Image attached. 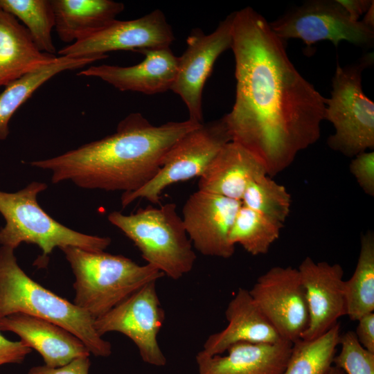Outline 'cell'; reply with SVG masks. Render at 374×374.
Segmentation results:
<instances>
[{
  "mask_svg": "<svg viewBox=\"0 0 374 374\" xmlns=\"http://www.w3.org/2000/svg\"><path fill=\"white\" fill-rule=\"evenodd\" d=\"M283 226L242 204L229 232L230 243L240 244L253 256L265 254L278 238Z\"/></svg>",
  "mask_w": 374,
  "mask_h": 374,
  "instance_id": "484cf974",
  "label": "cell"
},
{
  "mask_svg": "<svg viewBox=\"0 0 374 374\" xmlns=\"http://www.w3.org/2000/svg\"><path fill=\"white\" fill-rule=\"evenodd\" d=\"M59 38L73 44L104 27L124 10L112 0H51Z\"/></svg>",
  "mask_w": 374,
  "mask_h": 374,
  "instance_id": "7402d4cb",
  "label": "cell"
},
{
  "mask_svg": "<svg viewBox=\"0 0 374 374\" xmlns=\"http://www.w3.org/2000/svg\"><path fill=\"white\" fill-rule=\"evenodd\" d=\"M107 57L60 56L51 63L28 73L5 86L0 94V140L9 134V121L15 112L46 82L64 71L81 69Z\"/></svg>",
  "mask_w": 374,
  "mask_h": 374,
  "instance_id": "603a6c76",
  "label": "cell"
},
{
  "mask_svg": "<svg viewBox=\"0 0 374 374\" xmlns=\"http://www.w3.org/2000/svg\"><path fill=\"white\" fill-rule=\"evenodd\" d=\"M346 315L351 321L374 311V235L361 236L360 251L352 276L344 280Z\"/></svg>",
  "mask_w": 374,
  "mask_h": 374,
  "instance_id": "cb8c5ba5",
  "label": "cell"
},
{
  "mask_svg": "<svg viewBox=\"0 0 374 374\" xmlns=\"http://www.w3.org/2000/svg\"><path fill=\"white\" fill-rule=\"evenodd\" d=\"M337 1L355 21H360L359 17L364 15L374 3L373 0H337Z\"/></svg>",
  "mask_w": 374,
  "mask_h": 374,
  "instance_id": "836d02e7",
  "label": "cell"
},
{
  "mask_svg": "<svg viewBox=\"0 0 374 374\" xmlns=\"http://www.w3.org/2000/svg\"><path fill=\"white\" fill-rule=\"evenodd\" d=\"M175 40L170 25L163 12L154 10L138 19H116L104 27L58 51L61 56L86 57H108L113 51H133L170 47Z\"/></svg>",
  "mask_w": 374,
  "mask_h": 374,
  "instance_id": "7c38bea8",
  "label": "cell"
},
{
  "mask_svg": "<svg viewBox=\"0 0 374 374\" xmlns=\"http://www.w3.org/2000/svg\"><path fill=\"white\" fill-rule=\"evenodd\" d=\"M0 8L24 23L40 51L54 55L52 30L55 19L51 1L0 0Z\"/></svg>",
  "mask_w": 374,
  "mask_h": 374,
  "instance_id": "4316f807",
  "label": "cell"
},
{
  "mask_svg": "<svg viewBox=\"0 0 374 374\" xmlns=\"http://www.w3.org/2000/svg\"><path fill=\"white\" fill-rule=\"evenodd\" d=\"M305 290L308 326L301 338L316 339L346 315L344 270L339 264L316 262L306 257L297 268Z\"/></svg>",
  "mask_w": 374,
  "mask_h": 374,
  "instance_id": "9a60e30c",
  "label": "cell"
},
{
  "mask_svg": "<svg viewBox=\"0 0 374 374\" xmlns=\"http://www.w3.org/2000/svg\"><path fill=\"white\" fill-rule=\"evenodd\" d=\"M56 57L40 51L25 26L0 8V87L51 63Z\"/></svg>",
  "mask_w": 374,
  "mask_h": 374,
  "instance_id": "44dd1931",
  "label": "cell"
},
{
  "mask_svg": "<svg viewBox=\"0 0 374 374\" xmlns=\"http://www.w3.org/2000/svg\"><path fill=\"white\" fill-rule=\"evenodd\" d=\"M0 331L19 335L21 341L39 353L48 367H60L91 355L84 344L66 329L27 314L17 312L1 318Z\"/></svg>",
  "mask_w": 374,
  "mask_h": 374,
  "instance_id": "e0dca14e",
  "label": "cell"
},
{
  "mask_svg": "<svg viewBox=\"0 0 374 374\" xmlns=\"http://www.w3.org/2000/svg\"><path fill=\"white\" fill-rule=\"evenodd\" d=\"M268 175L263 163L241 145L225 144L199 177L198 190L241 201L247 186Z\"/></svg>",
  "mask_w": 374,
  "mask_h": 374,
  "instance_id": "ffe728a7",
  "label": "cell"
},
{
  "mask_svg": "<svg viewBox=\"0 0 374 374\" xmlns=\"http://www.w3.org/2000/svg\"><path fill=\"white\" fill-rule=\"evenodd\" d=\"M371 55L344 67L337 64L330 98H326L324 120L335 128L327 144L348 157L374 148V103L364 93L362 72L371 64Z\"/></svg>",
  "mask_w": 374,
  "mask_h": 374,
  "instance_id": "52a82bcc",
  "label": "cell"
},
{
  "mask_svg": "<svg viewBox=\"0 0 374 374\" xmlns=\"http://www.w3.org/2000/svg\"><path fill=\"white\" fill-rule=\"evenodd\" d=\"M47 185L33 181L15 193L0 191V213L6 224L0 229V244L15 249L22 242L37 245L42 251L39 265H46L56 247H75L103 251L111 244L109 237L84 234L51 217L39 206L37 195Z\"/></svg>",
  "mask_w": 374,
  "mask_h": 374,
  "instance_id": "5b68a950",
  "label": "cell"
},
{
  "mask_svg": "<svg viewBox=\"0 0 374 374\" xmlns=\"http://www.w3.org/2000/svg\"><path fill=\"white\" fill-rule=\"evenodd\" d=\"M107 218L164 276L178 280L193 269L196 255L175 203L149 205L130 215L114 211Z\"/></svg>",
  "mask_w": 374,
  "mask_h": 374,
  "instance_id": "8992f818",
  "label": "cell"
},
{
  "mask_svg": "<svg viewBox=\"0 0 374 374\" xmlns=\"http://www.w3.org/2000/svg\"><path fill=\"white\" fill-rule=\"evenodd\" d=\"M292 344L283 339L274 344L238 342L225 355L200 350L195 356L198 374H283Z\"/></svg>",
  "mask_w": 374,
  "mask_h": 374,
  "instance_id": "ac0fdd59",
  "label": "cell"
},
{
  "mask_svg": "<svg viewBox=\"0 0 374 374\" xmlns=\"http://www.w3.org/2000/svg\"><path fill=\"white\" fill-rule=\"evenodd\" d=\"M339 345L341 350L332 365L346 374H374V353L359 344L354 331L341 335Z\"/></svg>",
  "mask_w": 374,
  "mask_h": 374,
  "instance_id": "f1b7e54d",
  "label": "cell"
},
{
  "mask_svg": "<svg viewBox=\"0 0 374 374\" xmlns=\"http://www.w3.org/2000/svg\"><path fill=\"white\" fill-rule=\"evenodd\" d=\"M32 350L21 340L10 341L0 333V366L6 364H21Z\"/></svg>",
  "mask_w": 374,
  "mask_h": 374,
  "instance_id": "4dcf8cb0",
  "label": "cell"
},
{
  "mask_svg": "<svg viewBox=\"0 0 374 374\" xmlns=\"http://www.w3.org/2000/svg\"><path fill=\"white\" fill-rule=\"evenodd\" d=\"M241 206V201L199 190L190 195L182 220L193 248L206 256L231 258L235 246L229 235Z\"/></svg>",
  "mask_w": 374,
  "mask_h": 374,
  "instance_id": "5bb4252c",
  "label": "cell"
},
{
  "mask_svg": "<svg viewBox=\"0 0 374 374\" xmlns=\"http://www.w3.org/2000/svg\"><path fill=\"white\" fill-rule=\"evenodd\" d=\"M202 124L188 119L156 126L141 114L132 113L114 134L30 164L50 171L55 184L70 181L86 189L133 192L157 175L179 139Z\"/></svg>",
  "mask_w": 374,
  "mask_h": 374,
  "instance_id": "7a4b0ae2",
  "label": "cell"
},
{
  "mask_svg": "<svg viewBox=\"0 0 374 374\" xmlns=\"http://www.w3.org/2000/svg\"><path fill=\"white\" fill-rule=\"evenodd\" d=\"M364 25L374 30V3L364 15V17L360 20Z\"/></svg>",
  "mask_w": 374,
  "mask_h": 374,
  "instance_id": "e575fe53",
  "label": "cell"
},
{
  "mask_svg": "<svg viewBox=\"0 0 374 374\" xmlns=\"http://www.w3.org/2000/svg\"><path fill=\"white\" fill-rule=\"evenodd\" d=\"M286 41L251 7L233 12L235 99L223 118L231 141L258 158L273 177L315 143L324 98L295 68Z\"/></svg>",
  "mask_w": 374,
  "mask_h": 374,
  "instance_id": "6da1fadb",
  "label": "cell"
},
{
  "mask_svg": "<svg viewBox=\"0 0 374 374\" xmlns=\"http://www.w3.org/2000/svg\"><path fill=\"white\" fill-rule=\"evenodd\" d=\"M139 53L145 58L137 64L91 66L78 75L98 78L122 91L151 95L171 90L177 73L179 57L170 47L145 49Z\"/></svg>",
  "mask_w": 374,
  "mask_h": 374,
  "instance_id": "2e32d148",
  "label": "cell"
},
{
  "mask_svg": "<svg viewBox=\"0 0 374 374\" xmlns=\"http://www.w3.org/2000/svg\"><path fill=\"white\" fill-rule=\"evenodd\" d=\"M249 292L282 339L293 343L301 338L309 314L298 269L273 267L258 278Z\"/></svg>",
  "mask_w": 374,
  "mask_h": 374,
  "instance_id": "8fae6325",
  "label": "cell"
},
{
  "mask_svg": "<svg viewBox=\"0 0 374 374\" xmlns=\"http://www.w3.org/2000/svg\"><path fill=\"white\" fill-rule=\"evenodd\" d=\"M230 141L231 138L223 117L203 123L170 148L159 170L149 182L137 190L123 193L122 206L124 208L140 198L154 204L160 203L165 188L175 183L199 177L221 148Z\"/></svg>",
  "mask_w": 374,
  "mask_h": 374,
  "instance_id": "ba28073f",
  "label": "cell"
},
{
  "mask_svg": "<svg viewBox=\"0 0 374 374\" xmlns=\"http://www.w3.org/2000/svg\"><path fill=\"white\" fill-rule=\"evenodd\" d=\"M326 374H346L341 369L332 365Z\"/></svg>",
  "mask_w": 374,
  "mask_h": 374,
  "instance_id": "d590c367",
  "label": "cell"
},
{
  "mask_svg": "<svg viewBox=\"0 0 374 374\" xmlns=\"http://www.w3.org/2000/svg\"><path fill=\"white\" fill-rule=\"evenodd\" d=\"M90 365L89 356L80 357L60 367L35 366L29 369L28 374H89Z\"/></svg>",
  "mask_w": 374,
  "mask_h": 374,
  "instance_id": "1f68e13d",
  "label": "cell"
},
{
  "mask_svg": "<svg viewBox=\"0 0 374 374\" xmlns=\"http://www.w3.org/2000/svg\"><path fill=\"white\" fill-rule=\"evenodd\" d=\"M269 24L282 39H299L308 46L326 40L336 47L342 41L370 47L374 42V30L353 21L337 0L306 1Z\"/></svg>",
  "mask_w": 374,
  "mask_h": 374,
  "instance_id": "9c48e42d",
  "label": "cell"
},
{
  "mask_svg": "<svg viewBox=\"0 0 374 374\" xmlns=\"http://www.w3.org/2000/svg\"><path fill=\"white\" fill-rule=\"evenodd\" d=\"M14 250L0 247V319L17 312L44 319L79 338L91 355L109 356L111 344L97 333L95 319L30 278L18 265Z\"/></svg>",
  "mask_w": 374,
  "mask_h": 374,
  "instance_id": "3957f363",
  "label": "cell"
},
{
  "mask_svg": "<svg viewBox=\"0 0 374 374\" xmlns=\"http://www.w3.org/2000/svg\"><path fill=\"white\" fill-rule=\"evenodd\" d=\"M233 12L221 21L211 34L195 28L186 39V49L179 57L171 91L186 105L190 120L203 123L202 92L218 57L231 48Z\"/></svg>",
  "mask_w": 374,
  "mask_h": 374,
  "instance_id": "4fadbf2b",
  "label": "cell"
},
{
  "mask_svg": "<svg viewBox=\"0 0 374 374\" xmlns=\"http://www.w3.org/2000/svg\"><path fill=\"white\" fill-rule=\"evenodd\" d=\"M225 317L227 326L208 336L202 350L204 353L222 355L238 342L274 344L282 340L248 290L242 287L238 290L226 306Z\"/></svg>",
  "mask_w": 374,
  "mask_h": 374,
  "instance_id": "d6986e66",
  "label": "cell"
},
{
  "mask_svg": "<svg viewBox=\"0 0 374 374\" xmlns=\"http://www.w3.org/2000/svg\"><path fill=\"white\" fill-rule=\"evenodd\" d=\"M357 321L355 333L358 341L364 348L374 353V313L365 314Z\"/></svg>",
  "mask_w": 374,
  "mask_h": 374,
  "instance_id": "d6a6232c",
  "label": "cell"
},
{
  "mask_svg": "<svg viewBox=\"0 0 374 374\" xmlns=\"http://www.w3.org/2000/svg\"><path fill=\"white\" fill-rule=\"evenodd\" d=\"M340 335V325L337 323L316 339L293 342L283 374H326L332 366Z\"/></svg>",
  "mask_w": 374,
  "mask_h": 374,
  "instance_id": "d4e9b609",
  "label": "cell"
},
{
  "mask_svg": "<svg viewBox=\"0 0 374 374\" xmlns=\"http://www.w3.org/2000/svg\"><path fill=\"white\" fill-rule=\"evenodd\" d=\"M60 249L75 277L73 303L94 319L145 285L164 276L153 266L139 265L122 255L71 246Z\"/></svg>",
  "mask_w": 374,
  "mask_h": 374,
  "instance_id": "277c9868",
  "label": "cell"
},
{
  "mask_svg": "<svg viewBox=\"0 0 374 374\" xmlns=\"http://www.w3.org/2000/svg\"><path fill=\"white\" fill-rule=\"evenodd\" d=\"M349 169L359 187L369 196H374V152H364L352 159Z\"/></svg>",
  "mask_w": 374,
  "mask_h": 374,
  "instance_id": "f546056e",
  "label": "cell"
},
{
  "mask_svg": "<svg viewBox=\"0 0 374 374\" xmlns=\"http://www.w3.org/2000/svg\"><path fill=\"white\" fill-rule=\"evenodd\" d=\"M149 283L103 316L94 320L97 333L123 334L137 347L141 359L155 366H164L167 359L161 350L158 334L165 320L156 288Z\"/></svg>",
  "mask_w": 374,
  "mask_h": 374,
  "instance_id": "30bf717a",
  "label": "cell"
},
{
  "mask_svg": "<svg viewBox=\"0 0 374 374\" xmlns=\"http://www.w3.org/2000/svg\"><path fill=\"white\" fill-rule=\"evenodd\" d=\"M241 202L244 206L283 224L290 212L291 196L284 186L264 175L247 186Z\"/></svg>",
  "mask_w": 374,
  "mask_h": 374,
  "instance_id": "83f0119b",
  "label": "cell"
}]
</instances>
